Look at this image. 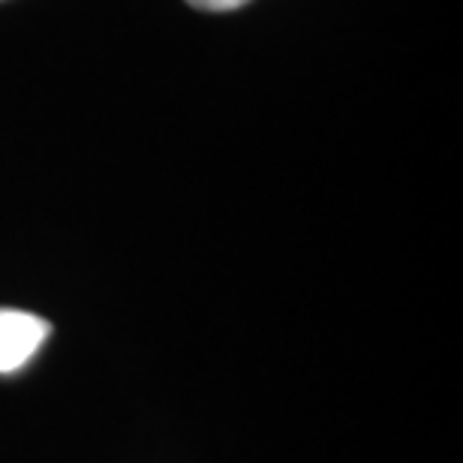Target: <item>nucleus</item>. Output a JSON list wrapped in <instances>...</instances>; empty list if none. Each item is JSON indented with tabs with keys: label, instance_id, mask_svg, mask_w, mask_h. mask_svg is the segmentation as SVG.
<instances>
[{
	"label": "nucleus",
	"instance_id": "2",
	"mask_svg": "<svg viewBox=\"0 0 463 463\" xmlns=\"http://www.w3.org/2000/svg\"><path fill=\"white\" fill-rule=\"evenodd\" d=\"M190 6L205 9V13H229V9H238L250 4V0H187Z\"/></svg>",
	"mask_w": 463,
	"mask_h": 463
},
{
	"label": "nucleus",
	"instance_id": "1",
	"mask_svg": "<svg viewBox=\"0 0 463 463\" xmlns=\"http://www.w3.org/2000/svg\"><path fill=\"white\" fill-rule=\"evenodd\" d=\"M52 326L33 313L0 307V373H13L36 355Z\"/></svg>",
	"mask_w": 463,
	"mask_h": 463
}]
</instances>
